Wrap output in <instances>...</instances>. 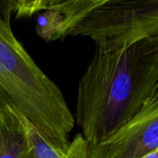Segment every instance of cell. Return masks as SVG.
<instances>
[{"mask_svg":"<svg viewBox=\"0 0 158 158\" xmlns=\"http://www.w3.org/2000/svg\"><path fill=\"white\" fill-rule=\"evenodd\" d=\"M158 95V37L95 53L78 85L75 118L91 145L132 119Z\"/></svg>","mask_w":158,"mask_h":158,"instance_id":"1","label":"cell"},{"mask_svg":"<svg viewBox=\"0 0 158 158\" xmlns=\"http://www.w3.org/2000/svg\"><path fill=\"white\" fill-rule=\"evenodd\" d=\"M9 0H0V107L10 106L55 145L66 146L75 119L59 87L15 36Z\"/></svg>","mask_w":158,"mask_h":158,"instance_id":"2","label":"cell"},{"mask_svg":"<svg viewBox=\"0 0 158 158\" xmlns=\"http://www.w3.org/2000/svg\"><path fill=\"white\" fill-rule=\"evenodd\" d=\"M69 35L91 38L104 51H121L158 37V0H101Z\"/></svg>","mask_w":158,"mask_h":158,"instance_id":"3","label":"cell"},{"mask_svg":"<svg viewBox=\"0 0 158 158\" xmlns=\"http://www.w3.org/2000/svg\"><path fill=\"white\" fill-rule=\"evenodd\" d=\"M158 151V95L129 122L89 144V158H143Z\"/></svg>","mask_w":158,"mask_h":158,"instance_id":"4","label":"cell"},{"mask_svg":"<svg viewBox=\"0 0 158 158\" xmlns=\"http://www.w3.org/2000/svg\"><path fill=\"white\" fill-rule=\"evenodd\" d=\"M100 2L101 0H47L45 9L37 14L36 32L47 42L62 39Z\"/></svg>","mask_w":158,"mask_h":158,"instance_id":"5","label":"cell"},{"mask_svg":"<svg viewBox=\"0 0 158 158\" xmlns=\"http://www.w3.org/2000/svg\"><path fill=\"white\" fill-rule=\"evenodd\" d=\"M20 115V114H19ZM31 147V158H89V143L81 133L66 146L55 145L26 118L21 116Z\"/></svg>","mask_w":158,"mask_h":158,"instance_id":"6","label":"cell"},{"mask_svg":"<svg viewBox=\"0 0 158 158\" xmlns=\"http://www.w3.org/2000/svg\"><path fill=\"white\" fill-rule=\"evenodd\" d=\"M0 158H31V147L20 115L0 107Z\"/></svg>","mask_w":158,"mask_h":158,"instance_id":"7","label":"cell"},{"mask_svg":"<svg viewBox=\"0 0 158 158\" xmlns=\"http://www.w3.org/2000/svg\"><path fill=\"white\" fill-rule=\"evenodd\" d=\"M47 0H9L11 14L16 19H27L45 9Z\"/></svg>","mask_w":158,"mask_h":158,"instance_id":"8","label":"cell"},{"mask_svg":"<svg viewBox=\"0 0 158 158\" xmlns=\"http://www.w3.org/2000/svg\"><path fill=\"white\" fill-rule=\"evenodd\" d=\"M143 158H158V151L153 152V153L149 154L148 156H146L145 157Z\"/></svg>","mask_w":158,"mask_h":158,"instance_id":"9","label":"cell"}]
</instances>
